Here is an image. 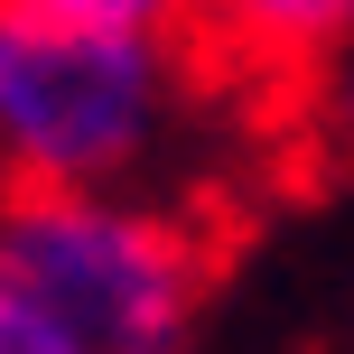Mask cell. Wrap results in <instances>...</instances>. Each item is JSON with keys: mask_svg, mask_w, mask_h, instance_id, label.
I'll return each mask as SVG.
<instances>
[{"mask_svg": "<svg viewBox=\"0 0 354 354\" xmlns=\"http://www.w3.org/2000/svg\"><path fill=\"white\" fill-rule=\"evenodd\" d=\"M205 280L196 224L131 187L0 196V354H168Z\"/></svg>", "mask_w": 354, "mask_h": 354, "instance_id": "cell-1", "label": "cell"}, {"mask_svg": "<svg viewBox=\"0 0 354 354\" xmlns=\"http://www.w3.org/2000/svg\"><path fill=\"white\" fill-rule=\"evenodd\" d=\"M177 131V28H93L0 0V187H140Z\"/></svg>", "mask_w": 354, "mask_h": 354, "instance_id": "cell-2", "label": "cell"}, {"mask_svg": "<svg viewBox=\"0 0 354 354\" xmlns=\"http://www.w3.org/2000/svg\"><path fill=\"white\" fill-rule=\"evenodd\" d=\"M196 28L261 66H326L354 37V0H196Z\"/></svg>", "mask_w": 354, "mask_h": 354, "instance_id": "cell-3", "label": "cell"}, {"mask_svg": "<svg viewBox=\"0 0 354 354\" xmlns=\"http://www.w3.org/2000/svg\"><path fill=\"white\" fill-rule=\"evenodd\" d=\"M10 10H47V19H93V28H196V0H10Z\"/></svg>", "mask_w": 354, "mask_h": 354, "instance_id": "cell-4", "label": "cell"}, {"mask_svg": "<svg viewBox=\"0 0 354 354\" xmlns=\"http://www.w3.org/2000/svg\"><path fill=\"white\" fill-rule=\"evenodd\" d=\"M317 122H326V140L354 159V37L317 66Z\"/></svg>", "mask_w": 354, "mask_h": 354, "instance_id": "cell-5", "label": "cell"}]
</instances>
